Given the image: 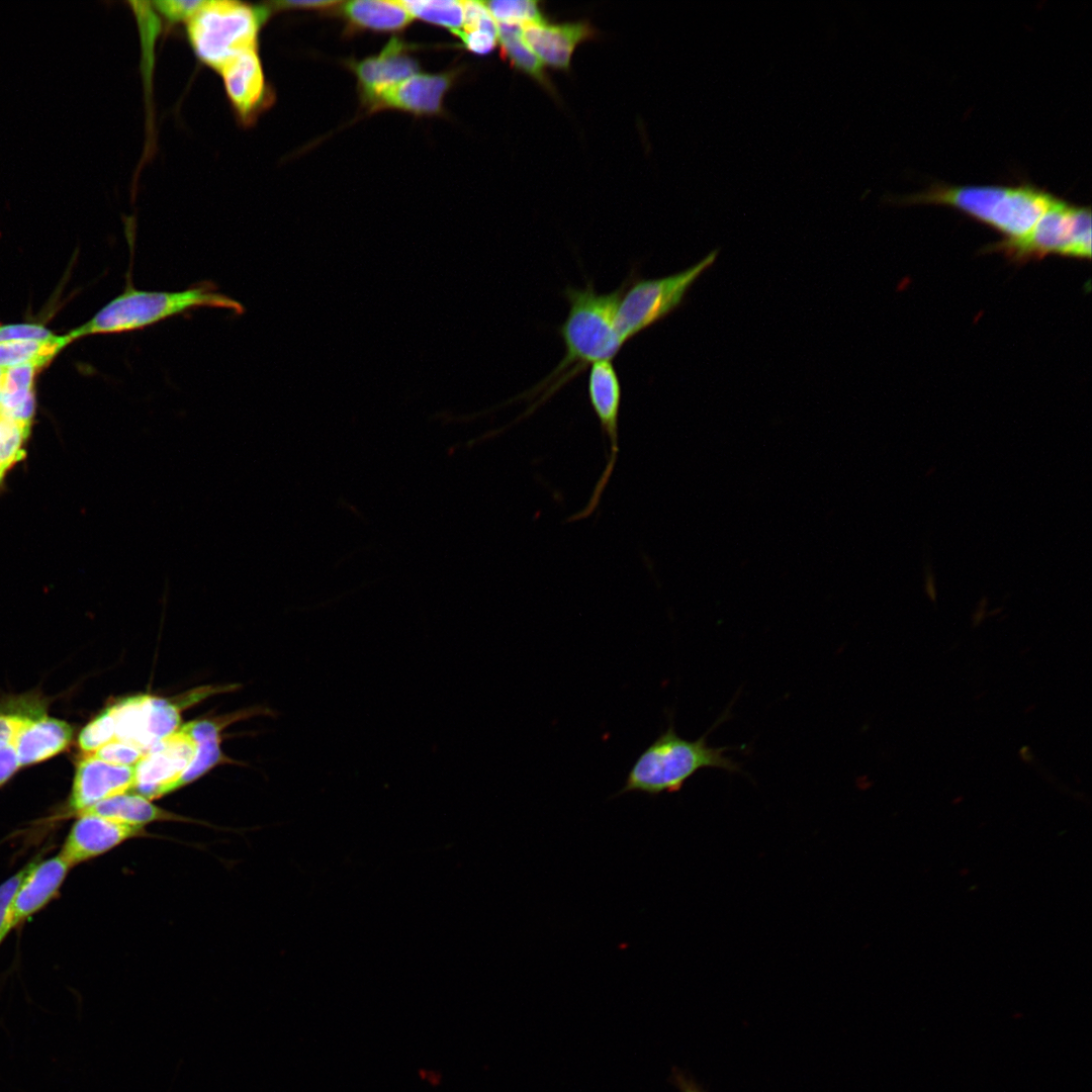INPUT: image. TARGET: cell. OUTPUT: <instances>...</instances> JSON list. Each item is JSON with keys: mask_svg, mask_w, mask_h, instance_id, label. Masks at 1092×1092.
Here are the masks:
<instances>
[{"mask_svg": "<svg viewBox=\"0 0 1092 1092\" xmlns=\"http://www.w3.org/2000/svg\"><path fill=\"white\" fill-rule=\"evenodd\" d=\"M623 290L624 282L608 293L597 291L593 282L565 288L568 312L558 329L565 353L556 368L531 390L539 392L549 386L537 405L593 363L613 360L620 352L625 343L616 315Z\"/></svg>", "mask_w": 1092, "mask_h": 1092, "instance_id": "cell-1", "label": "cell"}, {"mask_svg": "<svg viewBox=\"0 0 1092 1092\" xmlns=\"http://www.w3.org/2000/svg\"><path fill=\"white\" fill-rule=\"evenodd\" d=\"M210 307L242 313L244 306L217 290L210 282H200L179 291H149L127 282L123 291L107 302L88 322L72 330L73 341L101 334H121L148 328L192 309Z\"/></svg>", "mask_w": 1092, "mask_h": 1092, "instance_id": "cell-2", "label": "cell"}, {"mask_svg": "<svg viewBox=\"0 0 1092 1092\" xmlns=\"http://www.w3.org/2000/svg\"><path fill=\"white\" fill-rule=\"evenodd\" d=\"M672 716L668 726L642 751L629 770L625 785L616 796L638 792L650 797L662 793H675L685 783L704 768H717L727 772H742L741 763L726 755L731 747H713L707 742L708 734L721 721H717L697 740L680 737L673 725Z\"/></svg>", "mask_w": 1092, "mask_h": 1092, "instance_id": "cell-3", "label": "cell"}, {"mask_svg": "<svg viewBox=\"0 0 1092 1092\" xmlns=\"http://www.w3.org/2000/svg\"><path fill=\"white\" fill-rule=\"evenodd\" d=\"M267 7L233 0L204 1L187 23V36L195 55L219 70L238 55L258 48Z\"/></svg>", "mask_w": 1092, "mask_h": 1092, "instance_id": "cell-4", "label": "cell"}, {"mask_svg": "<svg viewBox=\"0 0 1092 1092\" xmlns=\"http://www.w3.org/2000/svg\"><path fill=\"white\" fill-rule=\"evenodd\" d=\"M717 255L718 251H713L688 269L663 277L642 278L632 273L624 281L616 315L617 329L623 342L626 344L676 309L693 283L715 262Z\"/></svg>", "mask_w": 1092, "mask_h": 1092, "instance_id": "cell-5", "label": "cell"}, {"mask_svg": "<svg viewBox=\"0 0 1092 1092\" xmlns=\"http://www.w3.org/2000/svg\"><path fill=\"white\" fill-rule=\"evenodd\" d=\"M987 249L1001 251L1016 261L1041 258L1051 253L1090 259V208L1056 198L1028 235L1005 239Z\"/></svg>", "mask_w": 1092, "mask_h": 1092, "instance_id": "cell-6", "label": "cell"}, {"mask_svg": "<svg viewBox=\"0 0 1092 1092\" xmlns=\"http://www.w3.org/2000/svg\"><path fill=\"white\" fill-rule=\"evenodd\" d=\"M587 396L601 429L609 442L606 466L599 478L587 505L568 521H578L590 516L600 504L601 496L613 474L619 453V415L622 402V385L612 360H601L589 366Z\"/></svg>", "mask_w": 1092, "mask_h": 1092, "instance_id": "cell-7", "label": "cell"}, {"mask_svg": "<svg viewBox=\"0 0 1092 1092\" xmlns=\"http://www.w3.org/2000/svg\"><path fill=\"white\" fill-rule=\"evenodd\" d=\"M114 740L132 744L146 753L180 727V712L173 703L148 695L127 698L107 709Z\"/></svg>", "mask_w": 1092, "mask_h": 1092, "instance_id": "cell-8", "label": "cell"}, {"mask_svg": "<svg viewBox=\"0 0 1092 1092\" xmlns=\"http://www.w3.org/2000/svg\"><path fill=\"white\" fill-rule=\"evenodd\" d=\"M196 751L197 743L180 727L149 749L134 765L135 785L131 792L152 801L177 790Z\"/></svg>", "mask_w": 1092, "mask_h": 1092, "instance_id": "cell-9", "label": "cell"}, {"mask_svg": "<svg viewBox=\"0 0 1092 1092\" xmlns=\"http://www.w3.org/2000/svg\"><path fill=\"white\" fill-rule=\"evenodd\" d=\"M144 827L93 814L78 815L59 854L73 868L97 857L122 842L146 836Z\"/></svg>", "mask_w": 1092, "mask_h": 1092, "instance_id": "cell-10", "label": "cell"}, {"mask_svg": "<svg viewBox=\"0 0 1092 1092\" xmlns=\"http://www.w3.org/2000/svg\"><path fill=\"white\" fill-rule=\"evenodd\" d=\"M219 73L238 117L244 123L255 120L272 99L257 49L238 55Z\"/></svg>", "mask_w": 1092, "mask_h": 1092, "instance_id": "cell-11", "label": "cell"}, {"mask_svg": "<svg viewBox=\"0 0 1092 1092\" xmlns=\"http://www.w3.org/2000/svg\"><path fill=\"white\" fill-rule=\"evenodd\" d=\"M134 785V766L113 764L85 754L77 765L70 809L78 815L103 800L131 792Z\"/></svg>", "mask_w": 1092, "mask_h": 1092, "instance_id": "cell-12", "label": "cell"}, {"mask_svg": "<svg viewBox=\"0 0 1092 1092\" xmlns=\"http://www.w3.org/2000/svg\"><path fill=\"white\" fill-rule=\"evenodd\" d=\"M457 72L417 73L376 95L366 106L371 111L398 109L416 115L439 114Z\"/></svg>", "mask_w": 1092, "mask_h": 1092, "instance_id": "cell-13", "label": "cell"}, {"mask_svg": "<svg viewBox=\"0 0 1092 1092\" xmlns=\"http://www.w3.org/2000/svg\"><path fill=\"white\" fill-rule=\"evenodd\" d=\"M408 51L405 42L392 37L378 55L349 64L365 105L385 89L418 73L419 64Z\"/></svg>", "mask_w": 1092, "mask_h": 1092, "instance_id": "cell-14", "label": "cell"}, {"mask_svg": "<svg viewBox=\"0 0 1092 1092\" xmlns=\"http://www.w3.org/2000/svg\"><path fill=\"white\" fill-rule=\"evenodd\" d=\"M596 34L584 21L548 23L546 20L523 27V37L545 66L568 70L575 49Z\"/></svg>", "mask_w": 1092, "mask_h": 1092, "instance_id": "cell-15", "label": "cell"}, {"mask_svg": "<svg viewBox=\"0 0 1092 1092\" xmlns=\"http://www.w3.org/2000/svg\"><path fill=\"white\" fill-rule=\"evenodd\" d=\"M1056 197L1031 185L1007 187V191L990 221L1007 239H1020L1028 235Z\"/></svg>", "mask_w": 1092, "mask_h": 1092, "instance_id": "cell-16", "label": "cell"}, {"mask_svg": "<svg viewBox=\"0 0 1092 1092\" xmlns=\"http://www.w3.org/2000/svg\"><path fill=\"white\" fill-rule=\"evenodd\" d=\"M71 869L60 854L34 863L15 895L11 909L12 929L57 896Z\"/></svg>", "mask_w": 1092, "mask_h": 1092, "instance_id": "cell-17", "label": "cell"}, {"mask_svg": "<svg viewBox=\"0 0 1092 1092\" xmlns=\"http://www.w3.org/2000/svg\"><path fill=\"white\" fill-rule=\"evenodd\" d=\"M1006 191L1005 186L935 185L926 191L905 198V201L951 205L989 224Z\"/></svg>", "mask_w": 1092, "mask_h": 1092, "instance_id": "cell-18", "label": "cell"}, {"mask_svg": "<svg viewBox=\"0 0 1092 1092\" xmlns=\"http://www.w3.org/2000/svg\"><path fill=\"white\" fill-rule=\"evenodd\" d=\"M71 726L61 720L41 717L30 719L13 746L20 765L36 763L63 751L71 742Z\"/></svg>", "mask_w": 1092, "mask_h": 1092, "instance_id": "cell-19", "label": "cell"}, {"mask_svg": "<svg viewBox=\"0 0 1092 1092\" xmlns=\"http://www.w3.org/2000/svg\"><path fill=\"white\" fill-rule=\"evenodd\" d=\"M335 9L355 29L395 32L413 20L398 1L354 0L341 2Z\"/></svg>", "mask_w": 1092, "mask_h": 1092, "instance_id": "cell-20", "label": "cell"}, {"mask_svg": "<svg viewBox=\"0 0 1092 1092\" xmlns=\"http://www.w3.org/2000/svg\"><path fill=\"white\" fill-rule=\"evenodd\" d=\"M81 814H93L138 827L156 821H186L185 818L154 805L151 800L133 792L103 800L78 815Z\"/></svg>", "mask_w": 1092, "mask_h": 1092, "instance_id": "cell-21", "label": "cell"}, {"mask_svg": "<svg viewBox=\"0 0 1092 1092\" xmlns=\"http://www.w3.org/2000/svg\"><path fill=\"white\" fill-rule=\"evenodd\" d=\"M497 42L500 44L503 57L507 58L512 66L552 91L544 65L523 37V26L497 24Z\"/></svg>", "mask_w": 1092, "mask_h": 1092, "instance_id": "cell-22", "label": "cell"}, {"mask_svg": "<svg viewBox=\"0 0 1092 1092\" xmlns=\"http://www.w3.org/2000/svg\"><path fill=\"white\" fill-rule=\"evenodd\" d=\"M197 743L195 757L181 778L178 789L198 779L217 763L221 753L219 749L218 726L207 720L192 721L181 727Z\"/></svg>", "mask_w": 1092, "mask_h": 1092, "instance_id": "cell-23", "label": "cell"}, {"mask_svg": "<svg viewBox=\"0 0 1092 1092\" xmlns=\"http://www.w3.org/2000/svg\"><path fill=\"white\" fill-rule=\"evenodd\" d=\"M73 340L67 334L44 341H20L0 344V367L35 362L46 367Z\"/></svg>", "mask_w": 1092, "mask_h": 1092, "instance_id": "cell-24", "label": "cell"}, {"mask_svg": "<svg viewBox=\"0 0 1092 1092\" xmlns=\"http://www.w3.org/2000/svg\"><path fill=\"white\" fill-rule=\"evenodd\" d=\"M412 18L440 25L452 32L464 24L462 1L455 0H401L398 1Z\"/></svg>", "mask_w": 1092, "mask_h": 1092, "instance_id": "cell-25", "label": "cell"}, {"mask_svg": "<svg viewBox=\"0 0 1092 1092\" xmlns=\"http://www.w3.org/2000/svg\"><path fill=\"white\" fill-rule=\"evenodd\" d=\"M30 429L31 423L16 421L0 413V484L8 470L24 457Z\"/></svg>", "mask_w": 1092, "mask_h": 1092, "instance_id": "cell-26", "label": "cell"}, {"mask_svg": "<svg viewBox=\"0 0 1092 1092\" xmlns=\"http://www.w3.org/2000/svg\"><path fill=\"white\" fill-rule=\"evenodd\" d=\"M497 24H528L544 21L538 1L533 0H491L483 1Z\"/></svg>", "mask_w": 1092, "mask_h": 1092, "instance_id": "cell-27", "label": "cell"}, {"mask_svg": "<svg viewBox=\"0 0 1092 1092\" xmlns=\"http://www.w3.org/2000/svg\"><path fill=\"white\" fill-rule=\"evenodd\" d=\"M114 740L113 723L107 710L91 721L81 731L78 739L80 748L90 754Z\"/></svg>", "mask_w": 1092, "mask_h": 1092, "instance_id": "cell-28", "label": "cell"}, {"mask_svg": "<svg viewBox=\"0 0 1092 1092\" xmlns=\"http://www.w3.org/2000/svg\"><path fill=\"white\" fill-rule=\"evenodd\" d=\"M36 861L37 859L30 861L0 885V945L12 930L11 909L15 895Z\"/></svg>", "mask_w": 1092, "mask_h": 1092, "instance_id": "cell-29", "label": "cell"}, {"mask_svg": "<svg viewBox=\"0 0 1092 1092\" xmlns=\"http://www.w3.org/2000/svg\"><path fill=\"white\" fill-rule=\"evenodd\" d=\"M90 754L109 763L134 766L145 753L132 744L112 740Z\"/></svg>", "mask_w": 1092, "mask_h": 1092, "instance_id": "cell-30", "label": "cell"}, {"mask_svg": "<svg viewBox=\"0 0 1092 1092\" xmlns=\"http://www.w3.org/2000/svg\"><path fill=\"white\" fill-rule=\"evenodd\" d=\"M56 335L42 325L8 324L0 325V344L20 341H44Z\"/></svg>", "mask_w": 1092, "mask_h": 1092, "instance_id": "cell-31", "label": "cell"}, {"mask_svg": "<svg viewBox=\"0 0 1092 1092\" xmlns=\"http://www.w3.org/2000/svg\"><path fill=\"white\" fill-rule=\"evenodd\" d=\"M464 30H484L497 35V23L483 1H462Z\"/></svg>", "mask_w": 1092, "mask_h": 1092, "instance_id": "cell-32", "label": "cell"}, {"mask_svg": "<svg viewBox=\"0 0 1092 1092\" xmlns=\"http://www.w3.org/2000/svg\"><path fill=\"white\" fill-rule=\"evenodd\" d=\"M203 2L198 0H162L153 2V5L168 21L179 22L188 21Z\"/></svg>", "mask_w": 1092, "mask_h": 1092, "instance_id": "cell-33", "label": "cell"}, {"mask_svg": "<svg viewBox=\"0 0 1092 1092\" xmlns=\"http://www.w3.org/2000/svg\"><path fill=\"white\" fill-rule=\"evenodd\" d=\"M469 52L484 56L491 53L497 44V35L484 30L459 29L453 32Z\"/></svg>", "mask_w": 1092, "mask_h": 1092, "instance_id": "cell-34", "label": "cell"}, {"mask_svg": "<svg viewBox=\"0 0 1092 1092\" xmlns=\"http://www.w3.org/2000/svg\"><path fill=\"white\" fill-rule=\"evenodd\" d=\"M29 720L17 715H0V746L13 745Z\"/></svg>", "mask_w": 1092, "mask_h": 1092, "instance_id": "cell-35", "label": "cell"}, {"mask_svg": "<svg viewBox=\"0 0 1092 1092\" xmlns=\"http://www.w3.org/2000/svg\"><path fill=\"white\" fill-rule=\"evenodd\" d=\"M20 766L14 746H0V786L6 783Z\"/></svg>", "mask_w": 1092, "mask_h": 1092, "instance_id": "cell-36", "label": "cell"}, {"mask_svg": "<svg viewBox=\"0 0 1092 1092\" xmlns=\"http://www.w3.org/2000/svg\"><path fill=\"white\" fill-rule=\"evenodd\" d=\"M341 1L307 0V1H279L276 3L280 9H335Z\"/></svg>", "mask_w": 1092, "mask_h": 1092, "instance_id": "cell-37", "label": "cell"}, {"mask_svg": "<svg viewBox=\"0 0 1092 1092\" xmlns=\"http://www.w3.org/2000/svg\"><path fill=\"white\" fill-rule=\"evenodd\" d=\"M672 1082L680 1092H705L695 1081L675 1069L672 1073Z\"/></svg>", "mask_w": 1092, "mask_h": 1092, "instance_id": "cell-38", "label": "cell"}, {"mask_svg": "<svg viewBox=\"0 0 1092 1092\" xmlns=\"http://www.w3.org/2000/svg\"><path fill=\"white\" fill-rule=\"evenodd\" d=\"M3 372H4V367H0V398H1Z\"/></svg>", "mask_w": 1092, "mask_h": 1092, "instance_id": "cell-39", "label": "cell"}]
</instances>
